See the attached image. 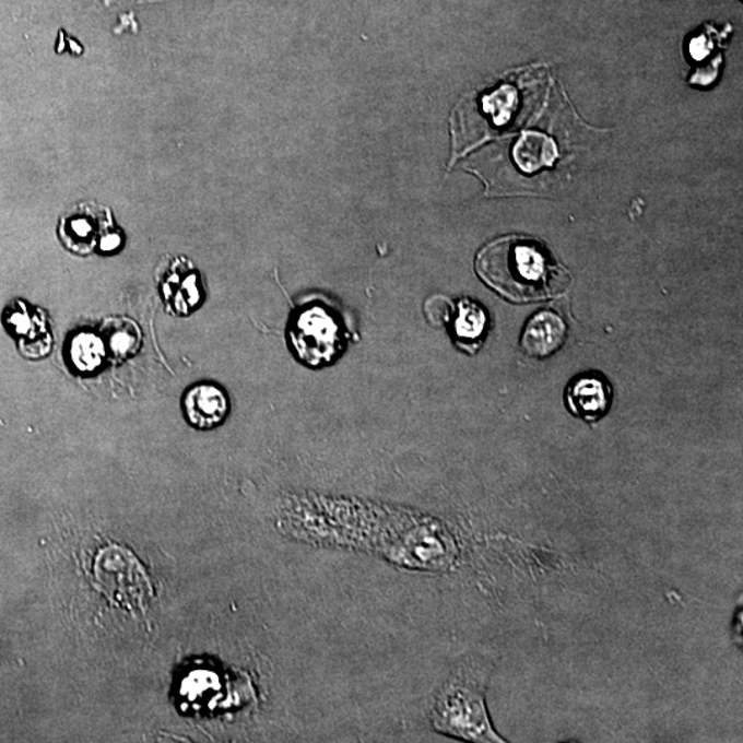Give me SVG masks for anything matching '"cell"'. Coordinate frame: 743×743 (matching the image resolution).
I'll return each mask as SVG.
<instances>
[{
	"instance_id": "obj_1",
	"label": "cell",
	"mask_w": 743,
	"mask_h": 743,
	"mask_svg": "<svg viewBox=\"0 0 743 743\" xmlns=\"http://www.w3.org/2000/svg\"><path fill=\"white\" fill-rule=\"evenodd\" d=\"M490 675L485 662H460L435 695L429 712L434 730L461 741L504 742L493 729L487 713L486 687Z\"/></svg>"
},
{
	"instance_id": "obj_2",
	"label": "cell",
	"mask_w": 743,
	"mask_h": 743,
	"mask_svg": "<svg viewBox=\"0 0 743 743\" xmlns=\"http://www.w3.org/2000/svg\"><path fill=\"white\" fill-rule=\"evenodd\" d=\"M475 269L483 283L517 304L552 296L554 268L539 244L508 236L487 244L477 253Z\"/></svg>"
},
{
	"instance_id": "obj_3",
	"label": "cell",
	"mask_w": 743,
	"mask_h": 743,
	"mask_svg": "<svg viewBox=\"0 0 743 743\" xmlns=\"http://www.w3.org/2000/svg\"><path fill=\"white\" fill-rule=\"evenodd\" d=\"M288 343L300 363L322 368L342 354L346 331L332 309L322 304L307 305L291 317Z\"/></svg>"
},
{
	"instance_id": "obj_4",
	"label": "cell",
	"mask_w": 743,
	"mask_h": 743,
	"mask_svg": "<svg viewBox=\"0 0 743 743\" xmlns=\"http://www.w3.org/2000/svg\"><path fill=\"white\" fill-rule=\"evenodd\" d=\"M94 586L116 606L138 610L152 598L145 567L130 550L109 545L99 550L93 566Z\"/></svg>"
},
{
	"instance_id": "obj_5",
	"label": "cell",
	"mask_w": 743,
	"mask_h": 743,
	"mask_svg": "<svg viewBox=\"0 0 743 743\" xmlns=\"http://www.w3.org/2000/svg\"><path fill=\"white\" fill-rule=\"evenodd\" d=\"M111 229L114 225L108 210L81 205L62 217L60 235L74 252H92L95 246L105 252L120 244V237Z\"/></svg>"
},
{
	"instance_id": "obj_6",
	"label": "cell",
	"mask_w": 743,
	"mask_h": 743,
	"mask_svg": "<svg viewBox=\"0 0 743 743\" xmlns=\"http://www.w3.org/2000/svg\"><path fill=\"white\" fill-rule=\"evenodd\" d=\"M182 408L189 424L196 428L211 429L225 422L231 402L220 386L199 384L185 392Z\"/></svg>"
},
{
	"instance_id": "obj_7",
	"label": "cell",
	"mask_w": 743,
	"mask_h": 743,
	"mask_svg": "<svg viewBox=\"0 0 743 743\" xmlns=\"http://www.w3.org/2000/svg\"><path fill=\"white\" fill-rule=\"evenodd\" d=\"M612 387L599 375L587 374L570 381L566 403L573 415L586 422H598L612 405Z\"/></svg>"
},
{
	"instance_id": "obj_8",
	"label": "cell",
	"mask_w": 743,
	"mask_h": 743,
	"mask_svg": "<svg viewBox=\"0 0 743 743\" xmlns=\"http://www.w3.org/2000/svg\"><path fill=\"white\" fill-rule=\"evenodd\" d=\"M566 337L564 318L554 311L543 310L535 312L524 326L520 347L529 357L545 358L564 346Z\"/></svg>"
},
{
	"instance_id": "obj_9",
	"label": "cell",
	"mask_w": 743,
	"mask_h": 743,
	"mask_svg": "<svg viewBox=\"0 0 743 743\" xmlns=\"http://www.w3.org/2000/svg\"><path fill=\"white\" fill-rule=\"evenodd\" d=\"M169 278L175 283L167 280L163 288L166 295L169 292H174V297L168 304L173 305L174 310L179 312V315H189L203 300L204 292L201 288L198 272L192 268V264L177 260L174 263L173 273L169 274Z\"/></svg>"
},
{
	"instance_id": "obj_10",
	"label": "cell",
	"mask_w": 743,
	"mask_h": 743,
	"mask_svg": "<svg viewBox=\"0 0 743 743\" xmlns=\"http://www.w3.org/2000/svg\"><path fill=\"white\" fill-rule=\"evenodd\" d=\"M515 162L524 173H535L549 167L556 157L555 143L549 137L529 132L517 142L514 149Z\"/></svg>"
},
{
	"instance_id": "obj_11",
	"label": "cell",
	"mask_w": 743,
	"mask_h": 743,
	"mask_svg": "<svg viewBox=\"0 0 743 743\" xmlns=\"http://www.w3.org/2000/svg\"><path fill=\"white\" fill-rule=\"evenodd\" d=\"M487 316L485 310L470 299L460 300L458 316H456L453 333L459 346L476 349L483 334L486 333Z\"/></svg>"
},
{
	"instance_id": "obj_12",
	"label": "cell",
	"mask_w": 743,
	"mask_h": 743,
	"mask_svg": "<svg viewBox=\"0 0 743 743\" xmlns=\"http://www.w3.org/2000/svg\"><path fill=\"white\" fill-rule=\"evenodd\" d=\"M68 359L79 374H92L104 363L105 343L92 332H81L68 343Z\"/></svg>"
},
{
	"instance_id": "obj_13",
	"label": "cell",
	"mask_w": 743,
	"mask_h": 743,
	"mask_svg": "<svg viewBox=\"0 0 743 743\" xmlns=\"http://www.w3.org/2000/svg\"><path fill=\"white\" fill-rule=\"evenodd\" d=\"M135 338L134 334L127 333L125 331L111 333L110 349L114 350L115 354L126 355L129 354V350L134 346L135 341H125V339Z\"/></svg>"
}]
</instances>
